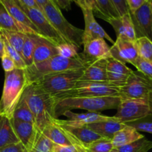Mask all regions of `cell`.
<instances>
[{
    "mask_svg": "<svg viewBox=\"0 0 152 152\" xmlns=\"http://www.w3.org/2000/svg\"><path fill=\"white\" fill-rule=\"evenodd\" d=\"M22 97L26 101L35 120V124L42 131L47 126L53 123L54 99L34 84H28Z\"/></svg>",
    "mask_w": 152,
    "mask_h": 152,
    "instance_id": "cell-1",
    "label": "cell"
},
{
    "mask_svg": "<svg viewBox=\"0 0 152 152\" xmlns=\"http://www.w3.org/2000/svg\"><path fill=\"white\" fill-rule=\"evenodd\" d=\"M120 102V96H74L55 101L54 117L62 116L67 111L83 109L88 112H100L108 109H117Z\"/></svg>",
    "mask_w": 152,
    "mask_h": 152,
    "instance_id": "cell-2",
    "label": "cell"
},
{
    "mask_svg": "<svg viewBox=\"0 0 152 152\" xmlns=\"http://www.w3.org/2000/svg\"><path fill=\"white\" fill-rule=\"evenodd\" d=\"M28 85L25 69L15 68L10 72H5L2 94L0 99L1 115L12 118L15 108Z\"/></svg>",
    "mask_w": 152,
    "mask_h": 152,
    "instance_id": "cell-3",
    "label": "cell"
},
{
    "mask_svg": "<svg viewBox=\"0 0 152 152\" xmlns=\"http://www.w3.org/2000/svg\"><path fill=\"white\" fill-rule=\"evenodd\" d=\"M91 63L85 61L81 56L72 59H66L59 55H56L48 60L37 64H34L25 69L28 84H31L36 80L48 74L62 71L76 70L85 68Z\"/></svg>",
    "mask_w": 152,
    "mask_h": 152,
    "instance_id": "cell-4",
    "label": "cell"
},
{
    "mask_svg": "<svg viewBox=\"0 0 152 152\" xmlns=\"http://www.w3.org/2000/svg\"><path fill=\"white\" fill-rule=\"evenodd\" d=\"M86 68L45 75L31 84L55 98L64 92L72 90L82 77Z\"/></svg>",
    "mask_w": 152,
    "mask_h": 152,
    "instance_id": "cell-5",
    "label": "cell"
},
{
    "mask_svg": "<svg viewBox=\"0 0 152 152\" xmlns=\"http://www.w3.org/2000/svg\"><path fill=\"white\" fill-rule=\"evenodd\" d=\"M42 12L66 42L74 45L78 49L83 46V30L71 25L64 17L60 9L54 2L50 0L43 7Z\"/></svg>",
    "mask_w": 152,
    "mask_h": 152,
    "instance_id": "cell-6",
    "label": "cell"
},
{
    "mask_svg": "<svg viewBox=\"0 0 152 152\" xmlns=\"http://www.w3.org/2000/svg\"><path fill=\"white\" fill-rule=\"evenodd\" d=\"M120 88L108 83L78 81L72 90L68 91L53 98L55 101L74 96H119Z\"/></svg>",
    "mask_w": 152,
    "mask_h": 152,
    "instance_id": "cell-7",
    "label": "cell"
},
{
    "mask_svg": "<svg viewBox=\"0 0 152 152\" xmlns=\"http://www.w3.org/2000/svg\"><path fill=\"white\" fill-rule=\"evenodd\" d=\"M152 88V80L138 71H133L126 84L120 88L121 99H148Z\"/></svg>",
    "mask_w": 152,
    "mask_h": 152,
    "instance_id": "cell-8",
    "label": "cell"
},
{
    "mask_svg": "<svg viewBox=\"0 0 152 152\" xmlns=\"http://www.w3.org/2000/svg\"><path fill=\"white\" fill-rule=\"evenodd\" d=\"M114 118L122 123H131L145 117H152L148 99H121Z\"/></svg>",
    "mask_w": 152,
    "mask_h": 152,
    "instance_id": "cell-9",
    "label": "cell"
},
{
    "mask_svg": "<svg viewBox=\"0 0 152 152\" xmlns=\"http://www.w3.org/2000/svg\"><path fill=\"white\" fill-rule=\"evenodd\" d=\"M19 6L26 13L31 22L34 24L41 37L50 40L56 45H58L61 43L66 42L59 35V33L55 30V28L52 26L42 11L37 8H28L21 4H19Z\"/></svg>",
    "mask_w": 152,
    "mask_h": 152,
    "instance_id": "cell-10",
    "label": "cell"
},
{
    "mask_svg": "<svg viewBox=\"0 0 152 152\" xmlns=\"http://www.w3.org/2000/svg\"><path fill=\"white\" fill-rule=\"evenodd\" d=\"M130 13L136 38L146 37L152 41V12L150 1H147L133 13Z\"/></svg>",
    "mask_w": 152,
    "mask_h": 152,
    "instance_id": "cell-11",
    "label": "cell"
},
{
    "mask_svg": "<svg viewBox=\"0 0 152 152\" xmlns=\"http://www.w3.org/2000/svg\"><path fill=\"white\" fill-rule=\"evenodd\" d=\"M83 51L80 54L85 61L89 63L99 59L112 58L111 47L107 44L106 40L104 39L97 38L88 40L83 42Z\"/></svg>",
    "mask_w": 152,
    "mask_h": 152,
    "instance_id": "cell-12",
    "label": "cell"
},
{
    "mask_svg": "<svg viewBox=\"0 0 152 152\" xmlns=\"http://www.w3.org/2000/svg\"><path fill=\"white\" fill-rule=\"evenodd\" d=\"M111 54L112 58L123 63H130L133 65L139 58L136 41L117 38L111 48Z\"/></svg>",
    "mask_w": 152,
    "mask_h": 152,
    "instance_id": "cell-13",
    "label": "cell"
},
{
    "mask_svg": "<svg viewBox=\"0 0 152 152\" xmlns=\"http://www.w3.org/2000/svg\"><path fill=\"white\" fill-rule=\"evenodd\" d=\"M85 20V29L83 30V44L85 42L94 39L102 38L114 44V41L111 37L105 32V30L96 22L94 17V13L91 9L82 8Z\"/></svg>",
    "mask_w": 152,
    "mask_h": 152,
    "instance_id": "cell-14",
    "label": "cell"
},
{
    "mask_svg": "<svg viewBox=\"0 0 152 152\" xmlns=\"http://www.w3.org/2000/svg\"><path fill=\"white\" fill-rule=\"evenodd\" d=\"M132 72L133 70L126 66V64L114 58L107 59V79L110 84L119 88L123 87Z\"/></svg>",
    "mask_w": 152,
    "mask_h": 152,
    "instance_id": "cell-15",
    "label": "cell"
},
{
    "mask_svg": "<svg viewBox=\"0 0 152 152\" xmlns=\"http://www.w3.org/2000/svg\"><path fill=\"white\" fill-rule=\"evenodd\" d=\"M10 120L13 130L19 140V142L22 143L29 152L35 142L37 133L40 130H39L37 126L34 123L19 121L12 118Z\"/></svg>",
    "mask_w": 152,
    "mask_h": 152,
    "instance_id": "cell-16",
    "label": "cell"
},
{
    "mask_svg": "<svg viewBox=\"0 0 152 152\" xmlns=\"http://www.w3.org/2000/svg\"><path fill=\"white\" fill-rule=\"evenodd\" d=\"M42 133L56 145H79V146L84 147L71 134L62 129L55 121L46 126L42 131Z\"/></svg>",
    "mask_w": 152,
    "mask_h": 152,
    "instance_id": "cell-17",
    "label": "cell"
},
{
    "mask_svg": "<svg viewBox=\"0 0 152 152\" xmlns=\"http://www.w3.org/2000/svg\"><path fill=\"white\" fill-rule=\"evenodd\" d=\"M62 115L68 117V120H61L58 119L59 123L69 126H87L91 123L105 121L111 120L112 117H108L99 112L74 113L71 111H67Z\"/></svg>",
    "mask_w": 152,
    "mask_h": 152,
    "instance_id": "cell-18",
    "label": "cell"
},
{
    "mask_svg": "<svg viewBox=\"0 0 152 152\" xmlns=\"http://www.w3.org/2000/svg\"><path fill=\"white\" fill-rule=\"evenodd\" d=\"M54 121L62 129L71 134L85 148L90 144L93 143L94 142L102 139L100 135L91 130L87 126H69V125L62 124L59 123L58 119H55Z\"/></svg>",
    "mask_w": 152,
    "mask_h": 152,
    "instance_id": "cell-19",
    "label": "cell"
},
{
    "mask_svg": "<svg viewBox=\"0 0 152 152\" xmlns=\"http://www.w3.org/2000/svg\"><path fill=\"white\" fill-rule=\"evenodd\" d=\"M34 64L40 63L58 55L56 45L41 36L34 34Z\"/></svg>",
    "mask_w": 152,
    "mask_h": 152,
    "instance_id": "cell-20",
    "label": "cell"
},
{
    "mask_svg": "<svg viewBox=\"0 0 152 152\" xmlns=\"http://www.w3.org/2000/svg\"><path fill=\"white\" fill-rule=\"evenodd\" d=\"M108 22L114 29L117 38L136 41L134 28L129 13L122 16L110 19Z\"/></svg>",
    "mask_w": 152,
    "mask_h": 152,
    "instance_id": "cell-21",
    "label": "cell"
},
{
    "mask_svg": "<svg viewBox=\"0 0 152 152\" xmlns=\"http://www.w3.org/2000/svg\"><path fill=\"white\" fill-rule=\"evenodd\" d=\"M107 59H99L91 62L86 67L79 81L108 83L106 74Z\"/></svg>",
    "mask_w": 152,
    "mask_h": 152,
    "instance_id": "cell-22",
    "label": "cell"
},
{
    "mask_svg": "<svg viewBox=\"0 0 152 152\" xmlns=\"http://www.w3.org/2000/svg\"><path fill=\"white\" fill-rule=\"evenodd\" d=\"M125 126L126 124L120 123L114 117H112L111 120L87 125L91 130L100 135L102 138L110 140H111L114 134L125 127Z\"/></svg>",
    "mask_w": 152,
    "mask_h": 152,
    "instance_id": "cell-23",
    "label": "cell"
},
{
    "mask_svg": "<svg viewBox=\"0 0 152 152\" xmlns=\"http://www.w3.org/2000/svg\"><path fill=\"white\" fill-rule=\"evenodd\" d=\"M0 3L4 6V8L7 10V12L10 13V16L18 23L30 28L34 32H35L37 35L40 36L37 28L34 25V24L31 22V21L30 20L26 13L24 12V10L21 8L19 4L15 0H0Z\"/></svg>",
    "mask_w": 152,
    "mask_h": 152,
    "instance_id": "cell-24",
    "label": "cell"
},
{
    "mask_svg": "<svg viewBox=\"0 0 152 152\" xmlns=\"http://www.w3.org/2000/svg\"><path fill=\"white\" fill-rule=\"evenodd\" d=\"M142 137H144L143 135L141 134L136 129L126 124L125 127L114 134L111 141L113 147L117 148L129 145Z\"/></svg>",
    "mask_w": 152,
    "mask_h": 152,
    "instance_id": "cell-25",
    "label": "cell"
},
{
    "mask_svg": "<svg viewBox=\"0 0 152 152\" xmlns=\"http://www.w3.org/2000/svg\"><path fill=\"white\" fill-rule=\"evenodd\" d=\"M18 142H20L13 130L10 118L0 114V148Z\"/></svg>",
    "mask_w": 152,
    "mask_h": 152,
    "instance_id": "cell-26",
    "label": "cell"
},
{
    "mask_svg": "<svg viewBox=\"0 0 152 152\" xmlns=\"http://www.w3.org/2000/svg\"><path fill=\"white\" fill-rule=\"evenodd\" d=\"M0 29L10 31H17L25 34H36L35 32L27 27L18 23L0 3ZM37 35V34H36Z\"/></svg>",
    "mask_w": 152,
    "mask_h": 152,
    "instance_id": "cell-27",
    "label": "cell"
},
{
    "mask_svg": "<svg viewBox=\"0 0 152 152\" xmlns=\"http://www.w3.org/2000/svg\"><path fill=\"white\" fill-rule=\"evenodd\" d=\"M12 119L35 124V120H34L32 112L27 104L26 101L22 97L21 98L19 103L15 108L13 115H12Z\"/></svg>",
    "mask_w": 152,
    "mask_h": 152,
    "instance_id": "cell-28",
    "label": "cell"
},
{
    "mask_svg": "<svg viewBox=\"0 0 152 152\" xmlns=\"http://www.w3.org/2000/svg\"><path fill=\"white\" fill-rule=\"evenodd\" d=\"M34 34H27L22 47L21 56L26 65L27 68L34 65Z\"/></svg>",
    "mask_w": 152,
    "mask_h": 152,
    "instance_id": "cell-29",
    "label": "cell"
},
{
    "mask_svg": "<svg viewBox=\"0 0 152 152\" xmlns=\"http://www.w3.org/2000/svg\"><path fill=\"white\" fill-rule=\"evenodd\" d=\"M96 2L99 9V17L103 20L108 22L110 19L120 16L111 0H96Z\"/></svg>",
    "mask_w": 152,
    "mask_h": 152,
    "instance_id": "cell-30",
    "label": "cell"
},
{
    "mask_svg": "<svg viewBox=\"0 0 152 152\" xmlns=\"http://www.w3.org/2000/svg\"><path fill=\"white\" fill-rule=\"evenodd\" d=\"M152 148V141L144 137L129 145L117 148L119 152H148Z\"/></svg>",
    "mask_w": 152,
    "mask_h": 152,
    "instance_id": "cell-31",
    "label": "cell"
},
{
    "mask_svg": "<svg viewBox=\"0 0 152 152\" xmlns=\"http://www.w3.org/2000/svg\"><path fill=\"white\" fill-rule=\"evenodd\" d=\"M55 144L39 131L35 142L29 152H53Z\"/></svg>",
    "mask_w": 152,
    "mask_h": 152,
    "instance_id": "cell-32",
    "label": "cell"
},
{
    "mask_svg": "<svg viewBox=\"0 0 152 152\" xmlns=\"http://www.w3.org/2000/svg\"><path fill=\"white\" fill-rule=\"evenodd\" d=\"M1 33L5 37L6 39L8 41V42L11 45L12 47L14 48L21 54L24 42H25V36L27 34L22 32H17V31H5V30H1Z\"/></svg>",
    "mask_w": 152,
    "mask_h": 152,
    "instance_id": "cell-33",
    "label": "cell"
},
{
    "mask_svg": "<svg viewBox=\"0 0 152 152\" xmlns=\"http://www.w3.org/2000/svg\"><path fill=\"white\" fill-rule=\"evenodd\" d=\"M136 45L140 57L152 62V41L146 37H140L136 39Z\"/></svg>",
    "mask_w": 152,
    "mask_h": 152,
    "instance_id": "cell-34",
    "label": "cell"
},
{
    "mask_svg": "<svg viewBox=\"0 0 152 152\" xmlns=\"http://www.w3.org/2000/svg\"><path fill=\"white\" fill-rule=\"evenodd\" d=\"M1 35V39L3 40V42H4V50H5L6 53L13 59L15 64H16V68H20V69H26L27 66L25 65V62H24L23 59H22V56H21L20 53L11 46V45L8 42L7 39H6L5 37L1 34V33L0 34Z\"/></svg>",
    "mask_w": 152,
    "mask_h": 152,
    "instance_id": "cell-35",
    "label": "cell"
},
{
    "mask_svg": "<svg viewBox=\"0 0 152 152\" xmlns=\"http://www.w3.org/2000/svg\"><path fill=\"white\" fill-rule=\"evenodd\" d=\"M58 55L66 59L78 57L80 53L77 52V48L74 45L69 42H63L56 45Z\"/></svg>",
    "mask_w": 152,
    "mask_h": 152,
    "instance_id": "cell-36",
    "label": "cell"
},
{
    "mask_svg": "<svg viewBox=\"0 0 152 152\" xmlns=\"http://www.w3.org/2000/svg\"><path fill=\"white\" fill-rule=\"evenodd\" d=\"M114 148L110 140L102 139L94 142L86 148V152H109Z\"/></svg>",
    "mask_w": 152,
    "mask_h": 152,
    "instance_id": "cell-37",
    "label": "cell"
},
{
    "mask_svg": "<svg viewBox=\"0 0 152 152\" xmlns=\"http://www.w3.org/2000/svg\"><path fill=\"white\" fill-rule=\"evenodd\" d=\"M148 117L131 122V123H126V125L133 127L137 132H144L152 134V119L148 118Z\"/></svg>",
    "mask_w": 152,
    "mask_h": 152,
    "instance_id": "cell-38",
    "label": "cell"
},
{
    "mask_svg": "<svg viewBox=\"0 0 152 152\" xmlns=\"http://www.w3.org/2000/svg\"><path fill=\"white\" fill-rule=\"evenodd\" d=\"M133 65L139 72L142 73L145 77H148L152 80V62L145 60L139 56Z\"/></svg>",
    "mask_w": 152,
    "mask_h": 152,
    "instance_id": "cell-39",
    "label": "cell"
},
{
    "mask_svg": "<svg viewBox=\"0 0 152 152\" xmlns=\"http://www.w3.org/2000/svg\"><path fill=\"white\" fill-rule=\"evenodd\" d=\"M80 8H89L93 10L94 13L99 17V12L96 0H72Z\"/></svg>",
    "mask_w": 152,
    "mask_h": 152,
    "instance_id": "cell-40",
    "label": "cell"
},
{
    "mask_svg": "<svg viewBox=\"0 0 152 152\" xmlns=\"http://www.w3.org/2000/svg\"><path fill=\"white\" fill-rule=\"evenodd\" d=\"M53 152H86V148L79 145H59L55 144Z\"/></svg>",
    "mask_w": 152,
    "mask_h": 152,
    "instance_id": "cell-41",
    "label": "cell"
},
{
    "mask_svg": "<svg viewBox=\"0 0 152 152\" xmlns=\"http://www.w3.org/2000/svg\"><path fill=\"white\" fill-rule=\"evenodd\" d=\"M1 59V65H2L3 70L4 71V72H10V71L16 68V64H15L13 59L6 52L4 53Z\"/></svg>",
    "mask_w": 152,
    "mask_h": 152,
    "instance_id": "cell-42",
    "label": "cell"
},
{
    "mask_svg": "<svg viewBox=\"0 0 152 152\" xmlns=\"http://www.w3.org/2000/svg\"><path fill=\"white\" fill-rule=\"evenodd\" d=\"M119 16H122L129 13V9L126 0H111Z\"/></svg>",
    "mask_w": 152,
    "mask_h": 152,
    "instance_id": "cell-43",
    "label": "cell"
},
{
    "mask_svg": "<svg viewBox=\"0 0 152 152\" xmlns=\"http://www.w3.org/2000/svg\"><path fill=\"white\" fill-rule=\"evenodd\" d=\"M0 152H28L21 142L11 144L0 148Z\"/></svg>",
    "mask_w": 152,
    "mask_h": 152,
    "instance_id": "cell-44",
    "label": "cell"
},
{
    "mask_svg": "<svg viewBox=\"0 0 152 152\" xmlns=\"http://www.w3.org/2000/svg\"><path fill=\"white\" fill-rule=\"evenodd\" d=\"M148 0H126L129 9V13H133L139 9Z\"/></svg>",
    "mask_w": 152,
    "mask_h": 152,
    "instance_id": "cell-45",
    "label": "cell"
},
{
    "mask_svg": "<svg viewBox=\"0 0 152 152\" xmlns=\"http://www.w3.org/2000/svg\"><path fill=\"white\" fill-rule=\"evenodd\" d=\"M52 1L57 5L59 9H63L65 10H69L71 9L72 0H52Z\"/></svg>",
    "mask_w": 152,
    "mask_h": 152,
    "instance_id": "cell-46",
    "label": "cell"
},
{
    "mask_svg": "<svg viewBox=\"0 0 152 152\" xmlns=\"http://www.w3.org/2000/svg\"><path fill=\"white\" fill-rule=\"evenodd\" d=\"M17 3L19 4L24 6V7H28V8H37L40 10L38 4L36 2L35 0H20V1Z\"/></svg>",
    "mask_w": 152,
    "mask_h": 152,
    "instance_id": "cell-47",
    "label": "cell"
},
{
    "mask_svg": "<svg viewBox=\"0 0 152 152\" xmlns=\"http://www.w3.org/2000/svg\"><path fill=\"white\" fill-rule=\"evenodd\" d=\"M35 1L37 3V4H38L39 7V9L41 10V11H42L43 7H44L45 4H47L48 2L50 0H35Z\"/></svg>",
    "mask_w": 152,
    "mask_h": 152,
    "instance_id": "cell-48",
    "label": "cell"
},
{
    "mask_svg": "<svg viewBox=\"0 0 152 152\" xmlns=\"http://www.w3.org/2000/svg\"><path fill=\"white\" fill-rule=\"evenodd\" d=\"M1 34V33H0ZM5 53V50H4V42H3V40L1 39V35H0V59L2 57V56L4 55V53Z\"/></svg>",
    "mask_w": 152,
    "mask_h": 152,
    "instance_id": "cell-49",
    "label": "cell"
},
{
    "mask_svg": "<svg viewBox=\"0 0 152 152\" xmlns=\"http://www.w3.org/2000/svg\"><path fill=\"white\" fill-rule=\"evenodd\" d=\"M148 106H149V108H150V111H151L152 113V88L148 96Z\"/></svg>",
    "mask_w": 152,
    "mask_h": 152,
    "instance_id": "cell-50",
    "label": "cell"
},
{
    "mask_svg": "<svg viewBox=\"0 0 152 152\" xmlns=\"http://www.w3.org/2000/svg\"><path fill=\"white\" fill-rule=\"evenodd\" d=\"M109 152H119V151H118V150L117 149V148H113L112 149H111V151H110Z\"/></svg>",
    "mask_w": 152,
    "mask_h": 152,
    "instance_id": "cell-51",
    "label": "cell"
},
{
    "mask_svg": "<svg viewBox=\"0 0 152 152\" xmlns=\"http://www.w3.org/2000/svg\"><path fill=\"white\" fill-rule=\"evenodd\" d=\"M150 4H151V12H152V1H150Z\"/></svg>",
    "mask_w": 152,
    "mask_h": 152,
    "instance_id": "cell-52",
    "label": "cell"
},
{
    "mask_svg": "<svg viewBox=\"0 0 152 152\" xmlns=\"http://www.w3.org/2000/svg\"><path fill=\"white\" fill-rule=\"evenodd\" d=\"M15 1H16V2H19V1H20V0H15Z\"/></svg>",
    "mask_w": 152,
    "mask_h": 152,
    "instance_id": "cell-53",
    "label": "cell"
},
{
    "mask_svg": "<svg viewBox=\"0 0 152 152\" xmlns=\"http://www.w3.org/2000/svg\"><path fill=\"white\" fill-rule=\"evenodd\" d=\"M148 1H152V0H148Z\"/></svg>",
    "mask_w": 152,
    "mask_h": 152,
    "instance_id": "cell-54",
    "label": "cell"
},
{
    "mask_svg": "<svg viewBox=\"0 0 152 152\" xmlns=\"http://www.w3.org/2000/svg\"><path fill=\"white\" fill-rule=\"evenodd\" d=\"M0 33H1V30H0Z\"/></svg>",
    "mask_w": 152,
    "mask_h": 152,
    "instance_id": "cell-55",
    "label": "cell"
},
{
    "mask_svg": "<svg viewBox=\"0 0 152 152\" xmlns=\"http://www.w3.org/2000/svg\"></svg>",
    "mask_w": 152,
    "mask_h": 152,
    "instance_id": "cell-56",
    "label": "cell"
}]
</instances>
